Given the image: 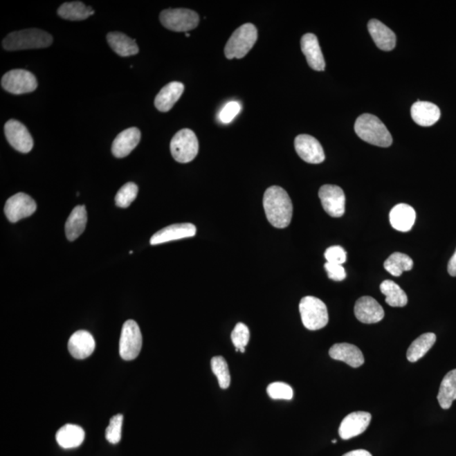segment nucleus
I'll use <instances>...</instances> for the list:
<instances>
[{
  "label": "nucleus",
  "mask_w": 456,
  "mask_h": 456,
  "mask_svg": "<svg viewBox=\"0 0 456 456\" xmlns=\"http://www.w3.org/2000/svg\"><path fill=\"white\" fill-rule=\"evenodd\" d=\"M124 416L118 414L110 419L109 427L106 429V439L110 444H116L120 442L122 425Z\"/></svg>",
  "instance_id": "37"
},
{
  "label": "nucleus",
  "mask_w": 456,
  "mask_h": 456,
  "mask_svg": "<svg viewBox=\"0 0 456 456\" xmlns=\"http://www.w3.org/2000/svg\"><path fill=\"white\" fill-rule=\"evenodd\" d=\"M95 343L93 336L86 331L74 333L69 340V352L73 358L85 359L93 354Z\"/></svg>",
  "instance_id": "18"
},
{
  "label": "nucleus",
  "mask_w": 456,
  "mask_h": 456,
  "mask_svg": "<svg viewBox=\"0 0 456 456\" xmlns=\"http://www.w3.org/2000/svg\"><path fill=\"white\" fill-rule=\"evenodd\" d=\"M448 272L451 277H456V250L448 263Z\"/></svg>",
  "instance_id": "41"
},
{
  "label": "nucleus",
  "mask_w": 456,
  "mask_h": 456,
  "mask_svg": "<svg viewBox=\"0 0 456 456\" xmlns=\"http://www.w3.org/2000/svg\"><path fill=\"white\" fill-rule=\"evenodd\" d=\"M385 269L394 277H401L404 271H411L413 260L408 255L394 253L384 263Z\"/></svg>",
  "instance_id": "32"
},
{
  "label": "nucleus",
  "mask_w": 456,
  "mask_h": 456,
  "mask_svg": "<svg viewBox=\"0 0 456 456\" xmlns=\"http://www.w3.org/2000/svg\"><path fill=\"white\" fill-rule=\"evenodd\" d=\"M2 44L7 51L44 48L52 45L53 37L43 30L26 29L10 33Z\"/></svg>",
  "instance_id": "3"
},
{
  "label": "nucleus",
  "mask_w": 456,
  "mask_h": 456,
  "mask_svg": "<svg viewBox=\"0 0 456 456\" xmlns=\"http://www.w3.org/2000/svg\"><path fill=\"white\" fill-rule=\"evenodd\" d=\"M93 8L80 1L64 3L57 10V15L64 20L83 21L94 15Z\"/></svg>",
  "instance_id": "28"
},
{
  "label": "nucleus",
  "mask_w": 456,
  "mask_h": 456,
  "mask_svg": "<svg viewBox=\"0 0 456 456\" xmlns=\"http://www.w3.org/2000/svg\"><path fill=\"white\" fill-rule=\"evenodd\" d=\"M381 291L385 296V302L392 307H405L408 304V298L405 293L396 282L386 280L381 285Z\"/></svg>",
  "instance_id": "31"
},
{
  "label": "nucleus",
  "mask_w": 456,
  "mask_h": 456,
  "mask_svg": "<svg viewBox=\"0 0 456 456\" xmlns=\"http://www.w3.org/2000/svg\"><path fill=\"white\" fill-rule=\"evenodd\" d=\"M294 145L298 156L304 162L311 164L324 162V149L316 138L309 135H300L295 139Z\"/></svg>",
  "instance_id": "13"
},
{
  "label": "nucleus",
  "mask_w": 456,
  "mask_h": 456,
  "mask_svg": "<svg viewBox=\"0 0 456 456\" xmlns=\"http://www.w3.org/2000/svg\"><path fill=\"white\" fill-rule=\"evenodd\" d=\"M367 29L375 44L381 51H392L396 47V34L381 21L373 19L367 24Z\"/></svg>",
  "instance_id": "19"
},
{
  "label": "nucleus",
  "mask_w": 456,
  "mask_h": 456,
  "mask_svg": "<svg viewBox=\"0 0 456 456\" xmlns=\"http://www.w3.org/2000/svg\"><path fill=\"white\" fill-rule=\"evenodd\" d=\"M143 347V335L135 320H127L122 325L120 340V354L126 361H131L139 356Z\"/></svg>",
  "instance_id": "8"
},
{
  "label": "nucleus",
  "mask_w": 456,
  "mask_h": 456,
  "mask_svg": "<svg viewBox=\"0 0 456 456\" xmlns=\"http://www.w3.org/2000/svg\"><path fill=\"white\" fill-rule=\"evenodd\" d=\"M1 86L8 93L21 95L33 93L37 88L36 76L25 70H13L3 75Z\"/></svg>",
  "instance_id": "9"
},
{
  "label": "nucleus",
  "mask_w": 456,
  "mask_h": 456,
  "mask_svg": "<svg viewBox=\"0 0 456 456\" xmlns=\"http://www.w3.org/2000/svg\"><path fill=\"white\" fill-rule=\"evenodd\" d=\"M197 235V228L192 224H180L168 226L152 237V245L162 244L171 241L186 239Z\"/></svg>",
  "instance_id": "16"
},
{
  "label": "nucleus",
  "mask_w": 456,
  "mask_h": 456,
  "mask_svg": "<svg viewBox=\"0 0 456 456\" xmlns=\"http://www.w3.org/2000/svg\"><path fill=\"white\" fill-rule=\"evenodd\" d=\"M5 134L8 143L15 150L21 153H28L33 150V137L21 122L15 120L8 121L5 125Z\"/></svg>",
  "instance_id": "12"
},
{
  "label": "nucleus",
  "mask_w": 456,
  "mask_h": 456,
  "mask_svg": "<svg viewBox=\"0 0 456 456\" xmlns=\"http://www.w3.org/2000/svg\"><path fill=\"white\" fill-rule=\"evenodd\" d=\"M85 431L78 425L66 424L56 434L57 444L64 449L79 447L85 439Z\"/></svg>",
  "instance_id": "27"
},
{
  "label": "nucleus",
  "mask_w": 456,
  "mask_h": 456,
  "mask_svg": "<svg viewBox=\"0 0 456 456\" xmlns=\"http://www.w3.org/2000/svg\"><path fill=\"white\" fill-rule=\"evenodd\" d=\"M371 414L366 412H355L343 420L339 428V435L345 440L362 435L370 426Z\"/></svg>",
  "instance_id": "14"
},
{
  "label": "nucleus",
  "mask_w": 456,
  "mask_h": 456,
  "mask_svg": "<svg viewBox=\"0 0 456 456\" xmlns=\"http://www.w3.org/2000/svg\"><path fill=\"white\" fill-rule=\"evenodd\" d=\"M329 354L332 359L346 363L352 367L362 366L365 361L361 350L349 343L335 344L329 349Z\"/></svg>",
  "instance_id": "21"
},
{
  "label": "nucleus",
  "mask_w": 456,
  "mask_h": 456,
  "mask_svg": "<svg viewBox=\"0 0 456 456\" xmlns=\"http://www.w3.org/2000/svg\"><path fill=\"white\" fill-rule=\"evenodd\" d=\"M185 91V86L178 82H171L159 91L155 98V107L160 112L167 113L179 100Z\"/></svg>",
  "instance_id": "23"
},
{
  "label": "nucleus",
  "mask_w": 456,
  "mask_h": 456,
  "mask_svg": "<svg viewBox=\"0 0 456 456\" xmlns=\"http://www.w3.org/2000/svg\"><path fill=\"white\" fill-rule=\"evenodd\" d=\"M87 213L85 206H75L65 224V233L69 241H75L85 231Z\"/></svg>",
  "instance_id": "25"
},
{
  "label": "nucleus",
  "mask_w": 456,
  "mask_h": 456,
  "mask_svg": "<svg viewBox=\"0 0 456 456\" xmlns=\"http://www.w3.org/2000/svg\"><path fill=\"white\" fill-rule=\"evenodd\" d=\"M172 157L180 163H188L193 161L198 155L199 141L192 130L183 129L179 130L172 137L170 144Z\"/></svg>",
  "instance_id": "6"
},
{
  "label": "nucleus",
  "mask_w": 456,
  "mask_h": 456,
  "mask_svg": "<svg viewBox=\"0 0 456 456\" xmlns=\"http://www.w3.org/2000/svg\"><path fill=\"white\" fill-rule=\"evenodd\" d=\"M437 399L443 409L451 408L456 400V370L450 371L444 377Z\"/></svg>",
  "instance_id": "29"
},
{
  "label": "nucleus",
  "mask_w": 456,
  "mask_h": 456,
  "mask_svg": "<svg viewBox=\"0 0 456 456\" xmlns=\"http://www.w3.org/2000/svg\"><path fill=\"white\" fill-rule=\"evenodd\" d=\"M327 262L336 264H343L347 262V252L343 247L332 246L327 248L325 253Z\"/></svg>",
  "instance_id": "39"
},
{
  "label": "nucleus",
  "mask_w": 456,
  "mask_h": 456,
  "mask_svg": "<svg viewBox=\"0 0 456 456\" xmlns=\"http://www.w3.org/2000/svg\"><path fill=\"white\" fill-rule=\"evenodd\" d=\"M411 115L417 125L423 127H429L439 120V107L434 103L419 101L412 106Z\"/></svg>",
  "instance_id": "22"
},
{
  "label": "nucleus",
  "mask_w": 456,
  "mask_h": 456,
  "mask_svg": "<svg viewBox=\"0 0 456 456\" xmlns=\"http://www.w3.org/2000/svg\"><path fill=\"white\" fill-rule=\"evenodd\" d=\"M336 442H337V440H336V439L332 440V443H333V444H335V443H336Z\"/></svg>",
  "instance_id": "43"
},
{
  "label": "nucleus",
  "mask_w": 456,
  "mask_h": 456,
  "mask_svg": "<svg viewBox=\"0 0 456 456\" xmlns=\"http://www.w3.org/2000/svg\"><path fill=\"white\" fill-rule=\"evenodd\" d=\"M343 456H373V455H372L371 453H370V452L367 450H356L347 452V453L345 454Z\"/></svg>",
  "instance_id": "42"
},
{
  "label": "nucleus",
  "mask_w": 456,
  "mask_h": 456,
  "mask_svg": "<svg viewBox=\"0 0 456 456\" xmlns=\"http://www.w3.org/2000/svg\"><path fill=\"white\" fill-rule=\"evenodd\" d=\"M250 329L244 323L237 324L232 332L231 339L233 345L236 347V352H245V347L250 342Z\"/></svg>",
  "instance_id": "35"
},
{
  "label": "nucleus",
  "mask_w": 456,
  "mask_h": 456,
  "mask_svg": "<svg viewBox=\"0 0 456 456\" xmlns=\"http://www.w3.org/2000/svg\"><path fill=\"white\" fill-rule=\"evenodd\" d=\"M263 206L267 220L273 227H289L293 218V206L284 189L279 186L267 189L264 194Z\"/></svg>",
  "instance_id": "1"
},
{
  "label": "nucleus",
  "mask_w": 456,
  "mask_h": 456,
  "mask_svg": "<svg viewBox=\"0 0 456 456\" xmlns=\"http://www.w3.org/2000/svg\"><path fill=\"white\" fill-rule=\"evenodd\" d=\"M258 30L251 23H246L235 30L225 46V55L228 60L243 59L254 47Z\"/></svg>",
  "instance_id": "4"
},
{
  "label": "nucleus",
  "mask_w": 456,
  "mask_h": 456,
  "mask_svg": "<svg viewBox=\"0 0 456 456\" xmlns=\"http://www.w3.org/2000/svg\"><path fill=\"white\" fill-rule=\"evenodd\" d=\"M300 311L302 324L309 331H318L327 327L329 322L327 307L319 298L313 296L302 298Z\"/></svg>",
  "instance_id": "5"
},
{
  "label": "nucleus",
  "mask_w": 456,
  "mask_h": 456,
  "mask_svg": "<svg viewBox=\"0 0 456 456\" xmlns=\"http://www.w3.org/2000/svg\"><path fill=\"white\" fill-rule=\"evenodd\" d=\"M241 105L239 102L232 101L226 104L221 109L219 118L224 124H229L236 118L237 115L240 113Z\"/></svg>",
  "instance_id": "38"
},
{
  "label": "nucleus",
  "mask_w": 456,
  "mask_h": 456,
  "mask_svg": "<svg viewBox=\"0 0 456 456\" xmlns=\"http://www.w3.org/2000/svg\"><path fill=\"white\" fill-rule=\"evenodd\" d=\"M390 224L397 231L409 232L415 224V210L408 204L396 205L390 213Z\"/></svg>",
  "instance_id": "24"
},
{
  "label": "nucleus",
  "mask_w": 456,
  "mask_h": 456,
  "mask_svg": "<svg viewBox=\"0 0 456 456\" xmlns=\"http://www.w3.org/2000/svg\"><path fill=\"white\" fill-rule=\"evenodd\" d=\"M354 129L359 138L376 147H389L393 143L384 122L373 114L364 113L356 118Z\"/></svg>",
  "instance_id": "2"
},
{
  "label": "nucleus",
  "mask_w": 456,
  "mask_h": 456,
  "mask_svg": "<svg viewBox=\"0 0 456 456\" xmlns=\"http://www.w3.org/2000/svg\"><path fill=\"white\" fill-rule=\"evenodd\" d=\"M301 49L306 57L309 67L316 71H323L325 62L322 53L319 40L314 34L307 33L301 39Z\"/></svg>",
  "instance_id": "17"
},
{
  "label": "nucleus",
  "mask_w": 456,
  "mask_h": 456,
  "mask_svg": "<svg viewBox=\"0 0 456 456\" xmlns=\"http://www.w3.org/2000/svg\"><path fill=\"white\" fill-rule=\"evenodd\" d=\"M267 393L273 400H292L293 390L289 385L283 382L271 383L267 387Z\"/></svg>",
  "instance_id": "36"
},
{
  "label": "nucleus",
  "mask_w": 456,
  "mask_h": 456,
  "mask_svg": "<svg viewBox=\"0 0 456 456\" xmlns=\"http://www.w3.org/2000/svg\"><path fill=\"white\" fill-rule=\"evenodd\" d=\"M213 374L216 375L221 389H228L231 383L227 361L221 356H214L210 361Z\"/></svg>",
  "instance_id": "33"
},
{
  "label": "nucleus",
  "mask_w": 456,
  "mask_h": 456,
  "mask_svg": "<svg viewBox=\"0 0 456 456\" xmlns=\"http://www.w3.org/2000/svg\"><path fill=\"white\" fill-rule=\"evenodd\" d=\"M436 342V336L434 333H425L417 338L411 344L406 354V358L409 362L416 363L427 352L431 349Z\"/></svg>",
  "instance_id": "30"
},
{
  "label": "nucleus",
  "mask_w": 456,
  "mask_h": 456,
  "mask_svg": "<svg viewBox=\"0 0 456 456\" xmlns=\"http://www.w3.org/2000/svg\"><path fill=\"white\" fill-rule=\"evenodd\" d=\"M319 197L324 210L329 216H343L346 197L342 188L331 185H323L320 189Z\"/></svg>",
  "instance_id": "11"
},
{
  "label": "nucleus",
  "mask_w": 456,
  "mask_h": 456,
  "mask_svg": "<svg viewBox=\"0 0 456 456\" xmlns=\"http://www.w3.org/2000/svg\"><path fill=\"white\" fill-rule=\"evenodd\" d=\"M354 313L356 319L363 324H375L384 319L385 311L374 298L364 296L356 302Z\"/></svg>",
  "instance_id": "15"
},
{
  "label": "nucleus",
  "mask_w": 456,
  "mask_h": 456,
  "mask_svg": "<svg viewBox=\"0 0 456 456\" xmlns=\"http://www.w3.org/2000/svg\"><path fill=\"white\" fill-rule=\"evenodd\" d=\"M160 21L164 28L176 33H187L197 28L200 17L189 9H168L160 14Z\"/></svg>",
  "instance_id": "7"
},
{
  "label": "nucleus",
  "mask_w": 456,
  "mask_h": 456,
  "mask_svg": "<svg viewBox=\"0 0 456 456\" xmlns=\"http://www.w3.org/2000/svg\"><path fill=\"white\" fill-rule=\"evenodd\" d=\"M107 41L111 48L121 57L136 55L139 53V47H138L136 41L124 33H109L107 35Z\"/></svg>",
  "instance_id": "26"
},
{
  "label": "nucleus",
  "mask_w": 456,
  "mask_h": 456,
  "mask_svg": "<svg viewBox=\"0 0 456 456\" xmlns=\"http://www.w3.org/2000/svg\"><path fill=\"white\" fill-rule=\"evenodd\" d=\"M140 129L136 127L129 128L122 131L113 140L112 152L117 158H122L132 152L140 141Z\"/></svg>",
  "instance_id": "20"
},
{
  "label": "nucleus",
  "mask_w": 456,
  "mask_h": 456,
  "mask_svg": "<svg viewBox=\"0 0 456 456\" xmlns=\"http://www.w3.org/2000/svg\"><path fill=\"white\" fill-rule=\"evenodd\" d=\"M138 192H139V188H138L135 183L129 182L125 183L118 190L116 197H115L116 206L121 207V208H127L136 200Z\"/></svg>",
  "instance_id": "34"
},
{
  "label": "nucleus",
  "mask_w": 456,
  "mask_h": 456,
  "mask_svg": "<svg viewBox=\"0 0 456 456\" xmlns=\"http://www.w3.org/2000/svg\"><path fill=\"white\" fill-rule=\"evenodd\" d=\"M190 35L189 33H186V37H190Z\"/></svg>",
  "instance_id": "44"
},
{
  "label": "nucleus",
  "mask_w": 456,
  "mask_h": 456,
  "mask_svg": "<svg viewBox=\"0 0 456 456\" xmlns=\"http://www.w3.org/2000/svg\"><path fill=\"white\" fill-rule=\"evenodd\" d=\"M325 270L327 271L328 277L329 279L336 282H342L346 279L347 273L342 264H336L331 263H325Z\"/></svg>",
  "instance_id": "40"
},
{
  "label": "nucleus",
  "mask_w": 456,
  "mask_h": 456,
  "mask_svg": "<svg viewBox=\"0 0 456 456\" xmlns=\"http://www.w3.org/2000/svg\"><path fill=\"white\" fill-rule=\"evenodd\" d=\"M35 201L28 194L18 193L10 197L6 203V216L10 222H17L23 218L28 217L36 212Z\"/></svg>",
  "instance_id": "10"
}]
</instances>
